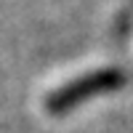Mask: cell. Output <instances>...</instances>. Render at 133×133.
Here are the masks:
<instances>
[{
	"label": "cell",
	"instance_id": "obj_1",
	"mask_svg": "<svg viewBox=\"0 0 133 133\" xmlns=\"http://www.w3.org/2000/svg\"><path fill=\"white\" fill-rule=\"evenodd\" d=\"M120 83H123V75L117 69H96L91 75L80 77V80H72L69 85H64L61 91H56L48 98V107H51V112H64V109H69L72 104H77L80 98L112 91Z\"/></svg>",
	"mask_w": 133,
	"mask_h": 133
}]
</instances>
